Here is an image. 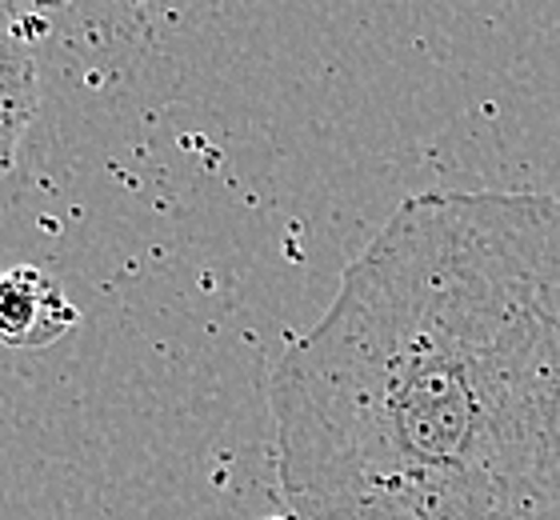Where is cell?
Wrapping results in <instances>:
<instances>
[{"label": "cell", "instance_id": "obj_1", "mask_svg": "<svg viewBox=\"0 0 560 520\" xmlns=\"http://www.w3.org/2000/svg\"><path fill=\"white\" fill-rule=\"evenodd\" d=\"M269 405L296 520H560V200H400Z\"/></svg>", "mask_w": 560, "mask_h": 520}, {"label": "cell", "instance_id": "obj_2", "mask_svg": "<svg viewBox=\"0 0 560 520\" xmlns=\"http://www.w3.org/2000/svg\"><path fill=\"white\" fill-rule=\"evenodd\" d=\"M77 324V309L40 268H9L0 277V340L12 348L48 345Z\"/></svg>", "mask_w": 560, "mask_h": 520}, {"label": "cell", "instance_id": "obj_3", "mask_svg": "<svg viewBox=\"0 0 560 520\" xmlns=\"http://www.w3.org/2000/svg\"><path fill=\"white\" fill-rule=\"evenodd\" d=\"M36 101L40 89H36L33 45L0 4V176L16 161V149L36 116Z\"/></svg>", "mask_w": 560, "mask_h": 520}, {"label": "cell", "instance_id": "obj_4", "mask_svg": "<svg viewBox=\"0 0 560 520\" xmlns=\"http://www.w3.org/2000/svg\"><path fill=\"white\" fill-rule=\"evenodd\" d=\"M265 520H296V517H265Z\"/></svg>", "mask_w": 560, "mask_h": 520}]
</instances>
